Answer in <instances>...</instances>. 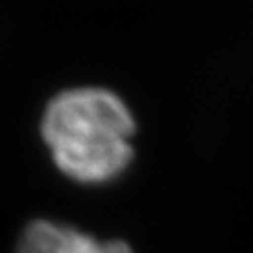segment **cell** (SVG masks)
<instances>
[{"label": "cell", "mask_w": 253, "mask_h": 253, "mask_svg": "<svg viewBox=\"0 0 253 253\" xmlns=\"http://www.w3.org/2000/svg\"><path fill=\"white\" fill-rule=\"evenodd\" d=\"M17 253H133L122 240H98L72 225L49 219L32 221L25 229Z\"/></svg>", "instance_id": "2"}, {"label": "cell", "mask_w": 253, "mask_h": 253, "mask_svg": "<svg viewBox=\"0 0 253 253\" xmlns=\"http://www.w3.org/2000/svg\"><path fill=\"white\" fill-rule=\"evenodd\" d=\"M42 133L56 167L81 184L117 180L133 160L135 120L117 94L103 88L58 94L45 109Z\"/></svg>", "instance_id": "1"}]
</instances>
